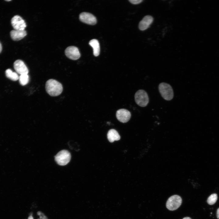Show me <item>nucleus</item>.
<instances>
[{
  "mask_svg": "<svg viewBox=\"0 0 219 219\" xmlns=\"http://www.w3.org/2000/svg\"><path fill=\"white\" fill-rule=\"evenodd\" d=\"M45 89L47 93L50 96H56L61 94L63 87L60 82L55 79H51L46 82Z\"/></svg>",
  "mask_w": 219,
  "mask_h": 219,
  "instance_id": "1",
  "label": "nucleus"
},
{
  "mask_svg": "<svg viewBox=\"0 0 219 219\" xmlns=\"http://www.w3.org/2000/svg\"><path fill=\"white\" fill-rule=\"evenodd\" d=\"M159 92L165 100L169 101L172 100L174 96V93L172 86L169 84L162 82L158 85Z\"/></svg>",
  "mask_w": 219,
  "mask_h": 219,
  "instance_id": "2",
  "label": "nucleus"
},
{
  "mask_svg": "<svg viewBox=\"0 0 219 219\" xmlns=\"http://www.w3.org/2000/svg\"><path fill=\"white\" fill-rule=\"evenodd\" d=\"M134 97L136 103L140 106L145 107L149 103L148 94L144 90L140 89L138 90L135 94Z\"/></svg>",
  "mask_w": 219,
  "mask_h": 219,
  "instance_id": "3",
  "label": "nucleus"
},
{
  "mask_svg": "<svg viewBox=\"0 0 219 219\" xmlns=\"http://www.w3.org/2000/svg\"><path fill=\"white\" fill-rule=\"evenodd\" d=\"M182 203V199L179 195H173L167 200L166 203L167 208L170 210H174L177 209Z\"/></svg>",
  "mask_w": 219,
  "mask_h": 219,
  "instance_id": "4",
  "label": "nucleus"
},
{
  "mask_svg": "<svg viewBox=\"0 0 219 219\" xmlns=\"http://www.w3.org/2000/svg\"><path fill=\"white\" fill-rule=\"evenodd\" d=\"M71 158L70 153L67 150H62L59 151L55 156L57 163L61 165H64L70 161Z\"/></svg>",
  "mask_w": 219,
  "mask_h": 219,
  "instance_id": "5",
  "label": "nucleus"
},
{
  "mask_svg": "<svg viewBox=\"0 0 219 219\" xmlns=\"http://www.w3.org/2000/svg\"><path fill=\"white\" fill-rule=\"evenodd\" d=\"M11 23L14 30H23L26 27L24 20L20 16L16 15L11 19Z\"/></svg>",
  "mask_w": 219,
  "mask_h": 219,
  "instance_id": "6",
  "label": "nucleus"
},
{
  "mask_svg": "<svg viewBox=\"0 0 219 219\" xmlns=\"http://www.w3.org/2000/svg\"><path fill=\"white\" fill-rule=\"evenodd\" d=\"M79 19L82 22L90 25H94L96 23V17L92 14L87 12H82L80 14Z\"/></svg>",
  "mask_w": 219,
  "mask_h": 219,
  "instance_id": "7",
  "label": "nucleus"
},
{
  "mask_svg": "<svg viewBox=\"0 0 219 219\" xmlns=\"http://www.w3.org/2000/svg\"><path fill=\"white\" fill-rule=\"evenodd\" d=\"M65 54L68 58L72 60H77L80 57V54L78 49L74 46L67 47L65 50Z\"/></svg>",
  "mask_w": 219,
  "mask_h": 219,
  "instance_id": "8",
  "label": "nucleus"
},
{
  "mask_svg": "<svg viewBox=\"0 0 219 219\" xmlns=\"http://www.w3.org/2000/svg\"><path fill=\"white\" fill-rule=\"evenodd\" d=\"M116 116L117 120L120 122L125 123L130 120L131 115L130 113L128 110L122 109L117 111Z\"/></svg>",
  "mask_w": 219,
  "mask_h": 219,
  "instance_id": "9",
  "label": "nucleus"
},
{
  "mask_svg": "<svg viewBox=\"0 0 219 219\" xmlns=\"http://www.w3.org/2000/svg\"><path fill=\"white\" fill-rule=\"evenodd\" d=\"M14 68L16 72L20 75L28 74L29 70L27 66L21 60H16L14 63Z\"/></svg>",
  "mask_w": 219,
  "mask_h": 219,
  "instance_id": "10",
  "label": "nucleus"
},
{
  "mask_svg": "<svg viewBox=\"0 0 219 219\" xmlns=\"http://www.w3.org/2000/svg\"><path fill=\"white\" fill-rule=\"evenodd\" d=\"M153 21V17L150 15L145 16L140 22L139 28L142 31L147 29L152 23Z\"/></svg>",
  "mask_w": 219,
  "mask_h": 219,
  "instance_id": "11",
  "label": "nucleus"
},
{
  "mask_svg": "<svg viewBox=\"0 0 219 219\" xmlns=\"http://www.w3.org/2000/svg\"><path fill=\"white\" fill-rule=\"evenodd\" d=\"M10 35L12 40L14 41H19L24 38L27 35V33L25 30H13L10 31Z\"/></svg>",
  "mask_w": 219,
  "mask_h": 219,
  "instance_id": "12",
  "label": "nucleus"
},
{
  "mask_svg": "<svg viewBox=\"0 0 219 219\" xmlns=\"http://www.w3.org/2000/svg\"><path fill=\"white\" fill-rule=\"evenodd\" d=\"M107 138L111 143L115 141L120 140V137L117 131L114 129H111L109 130L107 134Z\"/></svg>",
  "mask_w": 219,
  "mask_h": 219,
  "instance_id": "13",
  "label": "nucleus"
},
{
  "mask_svg": "<svg viewBox=\"0 0 219 219\" xmlns=\"http://www.w3.org/2000/svg\"><path fill=\"white\" fill-rule=\"evenodd\" d=\"M89 44L93 49V53L95 56H98L100 53V48L98 41L96 39L91 40Z\"/></svg>",
  "mask_w": 219,
  "mask_h": 219,
  "instance_id": "14",
  "label": "nucleus"
},
{
  "mask_svg": "<svg viewBox=\"0 0 219 219\" xmlns=\"http://www.w3.org/2000/svg\"><path fill=\"white\" fill-rule=\"evenodd\" d=\"M6 77L13 81H16L19 79V76L17 73L13 72L11 69H8L5 71Z\"/></svg>",
  "mask_w": 219,
  "mask_h": 219,
  "instance_id": "15",
  "label": "nucleus"
},
{
  "mask_svg": "<svg viewBox=\"0 0 219 219\" xmlns=\"http://www.w3.org/2000/svg\"><path fill=\"white\" fill-rule=\"evenodd\" d=\"M19 79L20 84L22 85H25L27 84L29 82V76L28 74L20 75Z\"/></svg>",
  "mask_w": 219,
  "mask_h": 219,
  "instance_id": "16",
  "label": "nucleus"
},
{
  "mask_svg": "<svg viewBox=\"0 0 219 219\" xmlns=\"http://www.w3.org/2000/svg\"><path fill=\"white\" fill-rule=\"evenodd\" d=\"M217 199V194L216 193L212 194L208 197L207 200V202L210 205H213L216 203Z\"/></svg>",
  "mask_w": 219,
  "mask_h": 219,
  "instance_id": "17",
  "label": "nucleus"
},
{
  "mask_svg": "<svg viewBox=\"0 0 219 219\" xmlns=\"http://www.w3.org/2000/svg\"><path fill=\"white\" fill-rule=\"evenodd\" d=\"M129 1L131 3L133 4H138L141 2L143 1L142 0H129Z\"/></svg>",
  "mask_w": 219,
  "mask_h": 219,
  "instance_id": "18",
  "label": "nucleus"
},
{
  "mask_svg": "<svg viewBox=\"0 0 219 219\" xmlns=\"http://www.w3.org/2000/svg\"><path fill=\"white\" fill-rule=\"evenodd\" d=\"M217 218L219 219V208L217 209Z\"/></svg>",
  "mask_w": 219,
  "mask_h": 219,
  "instance_id": "19",
  "label": "nucleus"
},
{
  "mask_svg": "<svg viewBox=\"0 0 219 219\" xmlns=\"http://www.w3.org/2000/svg\"><path fill=\"white\" fill-rule=\"evenodd\" d=\"M2 50V47L1 43L0 42V53H1Z\"/></svg>",
  "mask_w": 219,
  "mask_h": 219,
  "instance_id": "20",
  "label": "nucleus"
},
{
  "mask_svg": "<svg viewBox=\"0 0 219 219\" xmlns=\"http://www.w3.org/2000/svg\"><path fill=\"white\" fill-rule=\"evenodd\" d=\"M182 219H191V218L189 217H186L183 218Z\"/></svg>",
  "mask_w": 219,
  "mask_h": 219,
  "instance_id": "21",
  "label": "nucleus"
},
{
  "mask_svg": "<svg viewBox=\"0 0 219 219\" xmlns=\"http://www.w3.org/2000/svg\"><path fill=\"white\" fill-rule=\"evenodd\" d=\"M28 219H33V218L32 216H30L28 218Z\"/></svg>",
  "mask_w": 219,
  "mask_h": 219,
  "instance_id": "22",
  "label": "nucleus"
},
{
  "mask_svg": "<svg viewBox=\"0 0 219 219\" xmlns=\"http://www.w3.org/2000/svg\"><path fill=\"white\" fill-rule=\"evenodd\" d=\"M5 1H11V0H5Z\"/></svg>",
  "mask_w": 219,
  "mask_h": 219,
  "instance_id": "23",
  "label": "nucleus"
}]
</instances>
